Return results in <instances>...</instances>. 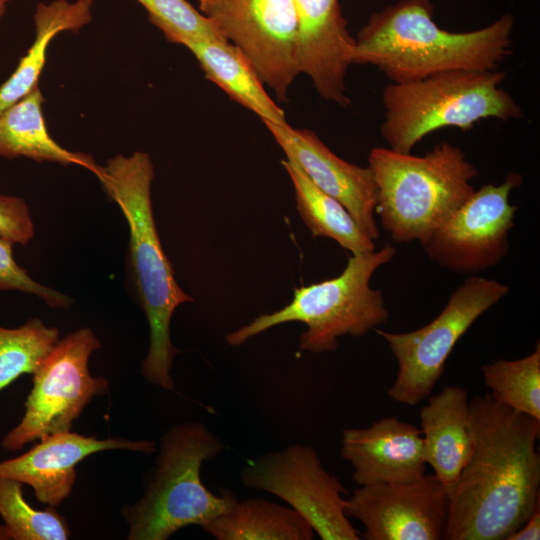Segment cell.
I'll list each match as a JSON object with an SVG mask.
<instances>
[{"mask_svg": "<svg viewBox=\"0 0 540 540\" xmlns=\"http://www.w3.org/2000/svg\"><path fill=\"white\" fill-rule=\"evenodd\" d=\"M99 348L100 340L89 328L57 341L33 374L24 416L2 439L5 450L17 451L47 435L70 431L93 397L108 392L107 379L92 376L88 369L91 354Z\"/></svg>", "mask_w": 540, "mask_h": 540, "instance_id": "9", "label": "cell"}, {"mask_svg": "<svg viewBox=\"0 0 540 540\" xmlns=\"http://www.w3.org/2000/svg\"><path fill=\"white\" fill-rule=\"evenodd\" d=\"M59 340V329L31 318L16 328L0 326V391L22 374H34Z\"/></svg>", "mask_w": 540, "mask_h": 540, "instance_id": "25", "label": "cell"}, {"mask_svg": "<svg viewBox=\"0 0 540 540\" xmlns=\"http://www.w3.org/2000/svg\"><path fill=\"white\" fill-rule=\"evenodd\" d=\"M448 492L434 474L407 482L362 485L344 513L362 522L366 540L443 539Z\"/></svg>", "mask_w": 540, "mask_h": 540, "instance_id": "13", "label": "cell"}, {"mask_svg": "<svg viewBox=\"0 0 540 540\" xmlns=\"http://www.w3.org/2000/svg\"><path fill=\"white\" fill-rule=\"evenodd\" d=\"M13 245L0 238V291H20L40 298L51 308H70L73 303L70 296L38 283L17 263Z\"/></svg>", "mask_w": 540, "mask_h": 540, "instance_id": "28", "label": "cell"}, {"mask_svg": "<svg viewBox=\"0 0 540 540\" xmlns=\"http://www.w3.org/2000/svg\"><path fill=\"white\" fill-rule=\"evenodd\" d=\"M218 540H311L314 530L293 508L263 499L236 501L202 527Z\"/></svg>", "mask_w": 540, "mask_h": 540, "instance_id": "22", "label": "cell"}, {"mask_svg": "<svg viewBox=\"0 0 540 540\" xmlns=\"http://www.w3.org/2000/svg\"><path fill=\"white\" fill-rule=\"evenodd\" d=\"M0 516L7 539L65 540L70 536L66 520L53 509L36 510L24 499L22 483L0 477Z\"/></svg>", "mask_w": 540, "mask_h": 540, "instance_id": "26", "label": "cell"}, {"mask_svg": "<svg viewBox=\"0 0 540 540\" xmlns=\"http://www.w3.org/2000/svg\"><path fill=\"white\" fill-rule=\"evenodd\" d=\"M504 71H451L390 83L383 89L380 134L388 148L411 153L427 135L447 127L471 130L483 119L523 118L511 94L501 87Z\"/></svg>", "mask_w": 540, "mask_h": 540, "instance_id": "5", "label": "cell"}, {"mask_svg": "<svg viewBox=\"0 0 540 540\" xmlns=\"http://www.w3.org/2000/svg\"><path fill=\"white\" fill-rule=\"evenodd\" d=\"M9 1L10 0H0V24H1L3 16L5 15Z\"/></svg>", "mask_w": 540, "mask_h": 540, "instance_id": "31", "label": "cell"}, {"mask_svg": "<svg viewBox=\"0 0 540 540\" xmlns=\"http://www.w3.org/2000/svg\"><path fill=\"white\" fill-rule=\"evenodd\" d=\"M491 395L506 407L540 420V345L520 359H498L481 368Z\"/></svg>", "mask_w": 540, "mask_h": 540, "instance_id": "24", "label": "cell"}, {"mask_svg": "<svg viewBox=\"0 0 540 540\" xmlns=\"http://www.w3.org/2000/svg\"><path fill=\"white\" fill-rule=\"evenodd\" d=\"M240 481L287 502L323 540L360 539L344 513L345 488L311 446L292 445L253 459L241 469Z\"/></svg>", "mask_w": 540, "mask_h": 540, "instance_id": "11", "label": "cell"}, {"mask_svg": "<svg viewBox=\"0 0 540 540\" xmlns=\"http://www.w3.org/2000/svg\"><path fill=\"white\" fill-rule=\"evenodd\" d=\"M96 177L129 227L132 280L150 330L141 373L152 384L174 390L170 370L178 350L170 339V321L179 305L194 298L178 285L159 239L151 200L153 163L142 151L117 155L100 166Z\"/></svg>", "mask_w": 540, "mask_h": 540, "instance_id": "3", "label": "cell"}, {"mask_svg": "<svg viewBox=\"0 0 540 540\" xmlns=\"http://www.w3.org/2000/svg\"><path fill=\"white\" fill-rule=\"evenodd\" d=\"M199 11L237 47L264 85L286 101L299 73L293 0H197Z\"/></svg>", "mask_w": 540, "mask_h": 540, "instance_id": "10", "label": "cell"}, {"mask_svg": "<svg viewBox=\"0 0 540 540\" xmlns=\"http://www.w3.org/2000/svg\"><path fill=\"white\" fill-rule=\"evenodd\" d=\"M44 102L41 90L36 87L0 113V157L78 165L96 176L100 165L93 157L65 149L49 134L43 114Z\"/></svg>", "mask_w": 540, "mask_h": 540, "instance_id": "19", "label": "cell"}, {"mask_svg": "<svg viewBox=\"0 0 540 540\" xmlns=\"http://www.w3.org/2000/svg\"><path fill=\"white\" fill-rule=\"evenodd\" d=\"M341 443V455L353 466L360 486L413 481L426 474L421 430L396 417L345 429Z\"/></svg>", "mask_w": 540, "mask_h": 540, "instance_id": "17", "label": "cell"}, {"mask_svg": "<svg viewBox=\"0 0 540 540\" xmlns=\"http://www.w3.org/2000/svg\"><path fill=\"white\" fill-rule=\"evenodd\" d=\"M183 46L195 56L206 79L262 122L286 121L285 112L267 94L249 61L233 44L224 39H201Z\"/></svg>", "mask_w": 540, "mask_h": 540, "instance_id": "20", "label": "cell"}, {"mask_svg": "<svg viewBox=\"0 0 540 540\" xmlns=\"http://www.w3.org/2000/svg\"><path fill=\"white\" fill-rule=\"evenodd\" d=\"M33 237L34 224L26 201L0 195V238L25 246Z\"/></svg>", "mask_w": 540, "mask_h": 540, "instance_id": "29", "label": "cell"}, {"mask_svg": "<svg viewBox=\"0 0 540 540\" xmlns=\"http://www.w3.org/2000/svg\"><path fill=\"white\" fill-rule=\"evenodd\" d=\"M136 1L146 10L149 22L170 43L183 46L192 40L224 39L212 23L186 0Z\"/></svg>", "mask_w": 540, "mask_h": 540, "instance_id": "27", "label": "cell"}, {"mask_svg": "<svg viewBox=\"0 0 540 540\" xmlns=\"http://www.w3.org/2000/svg\"><path fill=\"white\" fill-rule=\"evenodd\" d=\"M223 450L221 440L204 424L176 425L160 442L156 469L143 497L123 509L129 540H166L190 525L201 528L236 501L232 491L212 493L200 477L203 462Z\"/></svg>", "mask_w": 540, "mask_h": 540, "instance_id": "7", "label": "cell"}, {"mask_svg": "<svg viewBox=\"0 0 540 540\" xmlns=\"http://www.w3.org/2000/svg\"><path fill=\"white\" fill-rule=\"evenodd\" d=\"M376 213L398 243H423L476 190L479 174L465 152L441 141L422 156L374 147L368 155Z\"/></svg>", "mask_w": 540, "mask_h": 540, "instance_id": "4", "label": "cell"}, {"mask_svg": "<svg viewBox=\"0 0 540 540\" xmlns=\"http://www.w3.org/2000/svg\"><path fill=\"white\" fill-rule=\"evenodd\" d=\"M514 18L451 32L433 19L430 0H402L373 13L355 38L353 64L379 69L392 83L451 71H494L512 54Z\"/></svg>", "mask_w": 540, "mask_h": 540, "instance_id": "2", "label": "cell"}, {"mask_svg": "<svg viewBox=\"0 0 540 540\" xmlns=\"http://www.w3.org/2000/svg\"><path fill=\"white\" fill-rule=\"evenodd\" d=\"M263 124L287 159L295 162L319 189L338 200L371 240H377V188L370 168L338 157L312 130L293 128L287 121Z\"/></svg>", "mask_w": 540, "mask_h": 540, "instance_id": "14", "label": "cell"}, {"mask_svg": "<svg viewBox=\"0 0 540 540\" xmlns=\"http://www.w3.org/2000/svg\"><path fill=\"white\" fill-rule=\"evenodd\" d=\"M509 291L507 285L495 279L470 275L427 325L406 333L375 328L398 364L396 379L387 392L389 397L410 406L426 399L443 375L445 363L459 339Z\"/></svg>", "mask_w": 540, "mask_h": 540, "instance_id": "8", "label": "cell"}, {"mask_svg": "<svg viewBox=\"0 0 540 540\" xmlns=\"http://www.w3.org/2000/svg\"><path fill=\"white\" fill-rule=\"evenodd\" d=\"M395 255L396 249L390 243L379 250L353 254L340 275L295 288L289 304L272 313L261 314L229 333L226 342L230 346H240L277 325L302 322L307 330L300 336L301 351H335L340 337H362L389 319L383 294L370 287V280L374 272Z\"/></svg>", "mask_w": 540, "mask_h": 540, "instance_id": "6", "label": "cell"}, {"mask_svg": "<svg viewBox=\"0 0 540 540\" xmlns=\"http://www.w3.org/2000/svg\"><path fill=\"white\" fill-rule=\"evenodd\" d=\"M522 180L521 174L511 172L500 185L475 190L421 243L428 258L464 275L497 265L509 252V232L518 210L509 203V195Z\"/></svg>", "mask_w": 540, "mask_h": 540, "instance_id": "12", "label": "cell"}, {"mask_svg": "<svg viewBox=\"0 0 540 540\" xmlns=\"http://www.w3.org/2000/svg\"><path fill=\"white\" fill-rule=\"evenodd\" d=\"M426 463L449 493L473 451L467 391L446 386L420 410Z\"/></svg>", "mask_w": 540, "mask_h": 540, "instance_id": "18", "label": "cell"}, {"mask_svg": "<svg viewBox=\"0 0 540 540\" xmlns=\"http://www.w3.org/2000/svg\"><path fill=\"white\" fill-rule=\"evenodd\" d=\"M296 18V61L326 101L348 107L346 75L355 47L339 0H293Z\"/></svg>", "mask_w": 540, "mask_h": 540, "instance_id": "15", "label": "cell"}, {"mask_svg": "<svg viewBox=\"0 0 540 540\" xmlns=\"http://www.w3.org/2000/svg\"><path fill=\"white\" fill-rule=\"evenodd\" d=\"M469 410L473 451L448 493L443 539L506 540L540 503V420L490 393Z\"/></svg>", "mask_w": 540, "mask_h": 540, "instance_id": "1", "label": "cell"}, {"mask_svg": "<svg viewBox=\"0 0 540 540\" xmlns=\"http://www.w3.org/2000/svg\"><path fill=\"white\" fill-rule=\"evenodd\" d=\"M114 449L149 454L156 451V444L152 440L97 439L70 431L55 433L40 439L26 453L0 462V477L29 485L38 501L55 507L70 495L78 463Z\"/></svg>", "mask_w": 540, "mask_h": 540, "instance_id": "16", "label": "cell"}, {"mask_svg": "<svg viewBox=\"0 0 540 540\" xmlns=\"http://www.w3.org/2000/svg\"><path fill=\"white\" fill-rule=\"evenodd\" d=\"M94 0H54L38 3L33 15L35 38L16 69L0 86V113L38 87L47 49L64 31L77 32L92 21Z\"/></svg>", "mask_w": 540, "mask_h": 540, "instance_id": "21", "label": "cell"}, {"mask_svg": "<svg viewBox=\"0 0 540 540\" xmlns=\"http://www.w3.org/2000/svg\"><path fill=\"white\" fill-rule=\"evenodd\" d=\"M540 539V503H538L522 527L506 540H538Z\"/></svg>", "mask_w": 540, "mask_h": 540, "instance_id": "30", "label": "cell"}, {"mask_svg": "<svg viewBox=\"0 0 540 540\" xmlns=\"http://www.w3.org/2000/svg\"><path fill=\"white\" fill-rule=\"evenodd\" d=\"M281 164L291 179L297 211L313 238L332 239L352 254L376 249L338 200L319 189L295 162L286 159Z\"/></svg>", "mask_w": 540, "mask_h": 540, "instance_id": "23", "label": "cell"}]
</instances>
